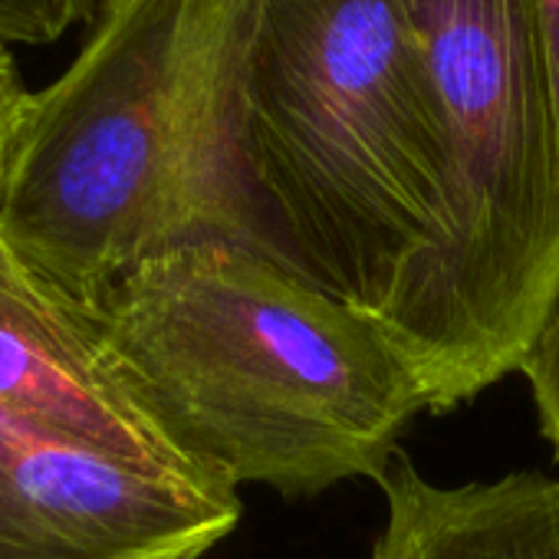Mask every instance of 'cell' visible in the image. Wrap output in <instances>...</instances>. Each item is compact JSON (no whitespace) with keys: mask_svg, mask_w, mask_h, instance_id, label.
I'll return each instance as SVG.
<instances>
[{"mask_svg":"<svg viewBox=\"0 0 559 559\" xmlns=\"http://www.w3.org/2000/svg\"><path fill=\"white\" fill-rule=\"evenodd\" d=\"M0 408L50 438L152 474L221 480L162 425L112 346L99 307L50 284L4 237H0Z\"/></svg>","mask_w":559,"mask_h":559,"instance_id":"cell-6","label":"cell"},{"mask_svg":"<svg viewBox=\"0 0 559 559\" xmlns=\"http://www.w3.org/2000/svg\"><path fill=\"white\" fill-rule=\"evenodd\" d=\"M185 559H201V556H185Z\"/></svg>","mask_w":559,"mask_h":559,"instance_id":"cell-12","label":"cell"},{"mask_svg":"<svg viewBox=\"0 0 559 559\" xmlns=\"http://www.w3.org/2000/svg\"><path fill=\"white\" fill-rule=\"evenodd\" d=\"M243 112L287 257L382 320L438 243L454 191L405 0H260Z\"/></svg>","mask_w":559,"mask_h":559,"instance_id":"cell-3","label":"cell"},{"mask_svg":"<svg viewBox=\"0 0 559 559\" xmlns=\"http://www.w3.org/2000/svg\"><path fill=\"white\" fill-rule=\"evenodd\" d=\"M539 21L549 50V73H552V103H556V132H559V0H536Z\"/></svg>","mask_w":559,"mask_h":559,"instance_id":"cell-11","label":"cell"},{"mask_svg":"<svg viewBox=\"0 0 559 559\" xmlns=\"http://www.w3.org/2000/svg\"><path fill=\"white\" fill-rule=\"evenodd\" d=\"M27 96H31V90L24 86V76H21L11 50L0 47V158H4V148L11 142L14 122H17Z\"/></svg>","mask_w":559,"mask_h":559,"instance_id":"cell-10","label":"cell"},{"mask_svg":"<svg viewBox=\"0 0 559 559\" xmlns=\"http://www.w3.org/2000/svg\"><path fill=\"white\" fill-rule=\"evenodd\" d=\"M520 372L530 382L539 428L559 454V280L539 317V326L523 353Z\"/></svg>","mask_w":559,"mask_h":559,"instance_id":"cell-9","label":"cell"},{"mask_svg":"<svg viewBox=\"0 0 559 559\" xmlns=\"http://www.w3.org/2000/svg\"><path fill=\"white\" fill-rule=\"evenodd\" d=\"M260 0H109L76 60L24 99L0 158V237L99 304L207 240L287 253L260 198L243 73Z\"/></svg>","mask_w":559,"mask_h":559,"instance_id":"cell-1","label":"cell"},{"mask_svg":"<svg viewBox=\"0 0 559 559\" xmlns=\"http://www.w3.org/2000/svg\"><path fill=\"white\" fill-rule=\"evenodd\" d=\"M454 162L448 224L382 317L451 412L510 372L559 280V132L536 0H405Z\"/></svg>","mask_w":559,"mask_h":559,"instance_id":"cell-4","label":"cell"},{"mask_svg":"<svg viewBox=\"0 0 559 559\" xmlns=\"http://www.w3.org/2000/svg\"><path fill=\"white\" fill-rule=\"evenodd\" d=\"M237 520L230 484L152 474L0 408V559H185Z\"/></svg>","mask_w":559,"mask_h":559,"instance_id":"cell-5","label":"cell"},{"mask_svg":"<svg viewBox=\"0 0 559 559\" xmlns=\"http://www.w3.org/2000/svg\"><path fill=\"white\" fill-rule=\"evenodd\" d=\"M109 0H0V47H47L76 24H96Z\"/></svg>","mask_w":559,"mask_h":559,"instance_id":"cell-8","label":"cell"},{"mask_svg":"<svg viewBox=\"0 0 559 559\" xmlns=\"http://www.w3.org/2000/svg\"><path fill=\"white\" fill-rule=\"evenodd\" d=\"M96 307L171 438L234 487L313 497L379 480L428 412L389 326L263 243L171 250Z\"/></svg>","mask_w":559,"mask_h":559,"instance_id":"cell-2","label":"cell"},{"mask_svg":"<svg viewBox=\"0 0 559 559\" xmlns=\"http://www.w3.org/2000/svg\"><path fill=\"white\" fill-rule=\"evenodd\" d=\"M379 487L385 526L369 559H559V477L441 487L399 451Z\"/></svg>","mask_w":559,"mask_h":559,"instance_id":"cell-7","label":"cell"}]
</instances>
